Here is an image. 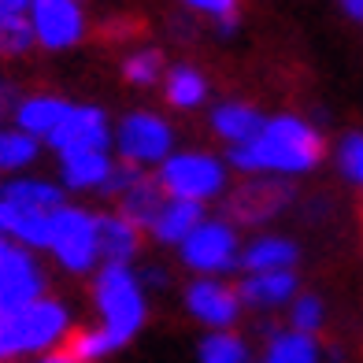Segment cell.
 Here are the masks:
<instances>
[{"instance_id": "6da1fadb", "label": "cell", "mask_w": 363, "mask_h": 363, "mask_svg": "<svg viewBox=\"0 0 363 363\" xmlns=\"http://www.w3.org/2000/svg\"><path fill=\"white\" fill-rule=\"evenodd\" d=\"M326 156V141L301 115L263 119L259 134L226 152V167L238 174H308Z\"/></svg>"}, {"instance_id": "7a4b0ae2", "label": "cell", "mask_w": 363, "mask_h": 363, "mask_svg": "<svg viewBox=\"0 0 363 363\" xmlns=\"http://www.w3.org/2000/svg\"><path fill=\"white\" fill-rule=\"evenodd\" d=\"M67 330H71V315L56 296H38V301L15 311H4L0 315V363L56 349Z\"/></svg>"}, {"instance_id": "3957f363", "label": "cell", "mask_w": 363, "mask_h": 363, "mask_svg": "<svg viewBox=\"0 0 363 363\" xmlns=\"http://www.w3.org/2000/svg\"><path fill=\"white\" fill-rule=\"evenodd\" d=\"M93 304L104 319V330L115 345H126L145 323V293L141 278L130 263H104L93 278Z\"/></svg>"}, {"instance_id": "277c9868", "label": "cell", "mask_w": 363, "mask_h": 363, "mask_svg": "<svg viewBox=\"0 0 363 363\" xmlns=\"http://www.w3.org/2000/svg\"><path fill=\"white\" fill-rule=\"evenodd\" d=\"M296 196L289 174H245L230 193H223V219L234 226H263L286 211Z\"/></svg>"}, {"instance_id": "5b68a950", "label": "cell", "mask_w": 363, "mask_h": 363, "mask_svg": "<svg viewBox=\"0 0 363 363\" xmlns=\"http://www.w3.org/2000/svg\"><path fill=\"white\" fill-rule=\"evenodd\" d=\"M48 252L60 259L63 271L86 274L101 259V241H96V216L78 204H60L52 211V230H48Z\"/></svg>"}, {"instance_id": "8992f818", "label": "cell", "mask_w": 363, "mask_h": 363, "mask_svg": "<svg viewBox=\"0 0 363 363\" xmlns=\"http://www.w3.org/2000/svg\"><path fill=\"white\" fill-rule=\"evenodd\" d=\"M226 160L211 152H171L160 163L156 178L163 182L167 196H182V201H216L226 193Z\"/></svg>"}, {"instance_id": "52a82bcc", "label": "cell", "mask_w": 363, "mask_h": 363, "mask_svg": "<svg viewBox=\"0 0 363 363\" xmlns=\"http://www.w3.org/2000/svg\"><path fill=\"white\" fill-rule=\"evenodd\" d=\"M111 141H115V152L123 160L148 167V163H163L171 156L174 130L167 119H160L152 111H126L119 119V126H115Z\"/></svg>"}, {"instance_id": "ba28073f", "label": "cell", "mask_w": 363, "mask_h": 363, "mask_svg": "<svg viewBox=\"0 0 363 363\" xmlns=\"http://www.w3.org/2000/svg\"><path fill=\"white\" fill-rule=\"evenodd\" d=\"M241 259L238 230L226 219H204L193 234L182 241V263L196 274H226Z\"/></svg>"}, {"instance_id": "9c48e42d", "label": "cell", "mask_w": 363, "mask_h": 363, "mask_svg": "<svg viewBox=\"0 0 363 363\" xmlns=\"http://www.w3.org/2000/svg\"><path fill=\"white\" fill-rule=\"evenodd\" d=\"M30 26H34V38L48 52H63V48H74L86 38V4L82 0H30Z\"/></svg>"}, {"instance_id": "30bf717a", "label": "cell", "mask_w": 363, "mask_h": 363, "mask_svg": "<svg viewBox=\"0 0 363 363\" xmlns=\"http://www.w3.org/2000/svg\"><path fill=\"white\" fill-rule=\"evenodd\" d=\"M45 296V271L34 259V249L8 241L0 249V315Z\"/></svg>"}, {"instance_id": "8fae6325", "label": "cell", "mask_w": 363, "mask_h": 363, "mask_svg": "<svg viewBox=\"0 0 363 363\" xmlns=\"http://www.w3.org/2000/svg\"><path fill=\"white\" fill-rule=\"evenodd\" d=\"M52 152H78V148H108L111 145V126L104 108L96 104H71L67 115L56 123V130L45 138Z\"/></svg>"}, {"instance_id": "7c38bea8", "label": "cell", "mask_w": 363, "mask_h": 363, "mask_svg": "<svg viewBox=\"0 0 363 363\" xmlns=\"http://www.w3.org/2000/svg\"><path fill=\"white\" fill-rule=\"evenodd\" d=\"M186 308H189L193 319H201L216 330H226L241 315V293H238V286L219 282L216 274H204V278H196V282H189Z\"/></svg>"}, {"instance_id": "4fadbf2b", "label": "cell", "mask_w": 363, "mask_h": 363, "mask_svg": "<svg viewBox=\"0 0 363 363\" xmlns=\"http://www.w3.org/2000/svg\"><path fill=\"white\" fill-rule=\"evenodd\" d=\"M141 238H145V230L130 216H123L119 208L96 216V241H101L104 263H130L141 252Z\"/></svg>"}, {"instance_id": "5bb4252c", "label": "cell", "mask_w": 363, "mask_h": 363, "mask_svg": "<svg viewBox=\"0 0 363 363\" xmlns=\"http://www.w3.org/2000/svg\"><path fill=\"white\" fill-rule=\"evenodd\" d=\"M48 230H52V211L23 208L0 196V234L26 249H48Z\"/></svg>"}, {"instance_id": "9a60e30c", "label": "cell", "mask_w": 363, "mask_h": 363, "mask_svg": "<svg viewBox=\"0 0 363 363\" xmlns=\"http://www.w3.org/2000/svg\"><path fill=\"white\" fill-rule=\"evenodd\" d=\"M111 152L108 148H78V152H60V182L63 189H101L111 174Z\"/></svg>"}, {"instance_id": "2e32d148", "label": "cell", "mask_w": 363, "mask_h": 363, "mask_svg": "<svg viewBox=\"0 0 363 363\" xmlns=\"http://www.w3.org/2000/svg\"><path fill=\"white\" fill-rule=\"evenodd\" d=\"M163 204H167V189H163V182L156 174H148V171H141L119 196H115V208L134 219L145 234H148V226L156 223V216L163 211Z\"/></svg>"}, {"instance_id": "e0dca14e", "label": "cell", "mask_w": 363, "mask_h": 363, "mask_svg": "<svg viewBox=\"0 0 363 363\" xmlns=\"http://www.w3.org/2000/svg\"><path fill=\"white\" fill-rule=\"evenodd\" d=\"M204 223V204L201 201H182V196H167V204L156 216V223L148 226L160 245H182L196 226Z\"/></svg>"}, {"instance_id": "ac0fdd59", "label": "cell", "mask_w": 363, "mask_h": 363, "mask_svg": "<svg viewBox=\"0 0 363 363\" xmlns=\"http://www.w3.org/2000/svg\"><path fill=\"white\" fill-rule=\"evenodd\" d=\"M238 293H241V304L278 308L296 293V274H293V267H286V271H252V274L241 278Z\"/></svg>"}, {"instance_id": "d6986e66", "label": "cell", "mask_w": 363, "mask_h": 363, "mask_svg": "<svg viewBox=\"0 0 363 363\" xmlns=\"http://www.w3.org/2000/svg\"><path fill=\"white\" fill-rule=\"evenodd\" d=\"M67 108H71V101H63V96H56V93H30V96H23V101H19V108H15V115H11V123L23 126L26 134H34V138L45 141L56 130V123L67 115Z\"/></svg>"}, {"instance_id": "ffe728a7", "label": "cell", "mask_w": 363, "mask_h": 363, "mask_svg": "<svg viewBox=\"0 0 363 363\" xmlns=\"http://www.w3.org/2000/svg\"><path fill=\"white\" fill-rule=\"evenodd\" d=\"M208 123H211V134L216 138H223L230 145H241V141H249V138L259 134L263 111L252 108V104H245V101H226L219 108H211Z\"/></svg>"}, {"instance_id": "44dd1931", "label": "cell", "mask_w": 363, "mask_h": 363, "mask_svg": "<svg viewBox=\"0 0 363 363\" xmlns=\"http://www.w3.org/2000/svg\"><path fill=\"white\" fill-rule=\"evenodd\" d=\"M296 245L289 238H278V234H263L256 238L249 249H241V259H238V267L245 274H252V271H286L296 263Z\"/></svg>"}, {"instance_id": "7402d4cb", "label": "cell", "mask_w": 363, "mask_h": 363, "mask_svg": "<svg viewBox=\"0 0 363 363\" xmlns=\"http://www.w3.org/2000/svg\"><path fill=\"white\" fill-rule=\"evenodd\" d=\"M0 196L23 208H38V211H56L60 204H67L63 182H48V178H11L0 186Z\"/></svg>"}, {"instance_id": "603a6c76", "label": "cell", "mask_w": 363, "mask_h": 363, "mask_svg": "<svg viewBox=\"0 0 363 363\" xmlns=\"http://www.w3.org/2000/svg\"><path fill=\"white\" fill-rule=\"evenodd\" d=\"M208 78L193 67V63H178L163 74V96H167V104L178 108V111H193L208 101Z\"/></svg>"}, {"instance_id": "cb8c5ba5", "label": "cell", "mask_w": 363, "mask_h": 363, "mask_svg": "<svg viewBox=\"0 0 363 363\" xmlns=\"http://www.w3.org/2000/svg\"><path fill=\"white\" fill-rule=\"evenodd\" d=\"M60 352H67L74 363H96L101 356L115 352L119 345L111 341V334L104 326H71L67 334H63V341L56 345Z\"/></svg>"}, {"instance_id": "d4e9b609", "label": "cell", "mask_w": 363, "mask_h": 363, "mask_svg": "<svg viewBox=\"0 0 363 363\" xmlns=\"http://www.w3.org/2000/svg\"><path fill=\"white\" fill-rule=\"evenodd\" d=\"M41 156V138L26 134L23 126H0V174L26 171Z\"/></svg>"}, {"instance_id": "484cf974", "label": "cell", "mask_w": 363, "mask_h": 363, "mask_svg": "<svg viewBox=\"0 0 363 363\" xmlns=\"http://www.w3.org/2000/svg\"><path fill=\"white\" fill-rule=\"evenodd\" d=\"M263 363H319V345L315 334H301V330H286V334H274Z\"/></svg>"}, {"instance_id": "4316f807", "label": "cell", "mask_w": 363, "mask_h": 363, "mask_svg": "<svg viewBox=\"0 0 363 363\" xmlns=\"http://www.w3.org/2000/svg\"><path fill=\"white\" fill-rule=\"evenodd\" d=\"M119 71H123V82H130V86L152 89V86H160V78L167 74V63H163L160 48H138V52H130L123 60Z\"/></svg>"}, {"instance_id": "83f0119b", "label": "cell", "mask_w": 363, "mask_h": 363, "mask_svg": "<svg viewBox=\"0 0 363 363\" xmlns=\"http://www.w3.org/2000/svg\"><path fill=\"white\" fill-rule=\"evenodd\" d=\"M38 48L30 15H15V19H0V60H23Z\"/></svg>"}, {"instance_id": "f1b7e54d", "label": "cell", "mask_w": 363, "mask_h": 363, "mask_svg": "<svg viewBox=\"0 0 363 363\" xmlns=\"http://www.w3.org/2000/svg\"><path fill=\"white\" fill-rule=\"evenodd\" d=\"M201 363H249V349L238 334L216 330L211 337L201 341Z\"/></svg>"}, {"instance_id": "f546056e", "label": "cell", "mask_w": 363, "mask_h": 363, "mask_svg": "<svg viewBox=\"0 0 363 363\" xmlns=\"http://www.w3.org/2000/svg\"><path fill=\"white\" fill-rule=\"evenodd\" d=\"M337 163H341V174L363 186V134H345L337 145Z\"/></svg>"}, {"instance_id": "4dcf8cb0", "label": "cell", "mask_w": 363, "mask_h": 363, "mask_svg": "<svg viewBox=\"0 0 363 363\" xmlns=\"http://www.w3.org/2000/svg\"><path fill=\"white\" fill-rule=\"evenodd\" d=\"M289 319H293V330H301V334H319V326H323V301L315 293L296 296Z\"/></svg>"}, {"instance_id": "1f68e13d", "label": "cell", "mask_w": 363, "mask_h": 363, "mask_svg": "<svg viewBox=\"0 0 363 363\" xmlns=\"http://www.w3.org/2000/svg\"><path fill=\"white\" fill-rule=\"evenodd\" d=\"M141 171H145L141 163H130V160H123V156H119V160L111 163V174L104 178V186L96 189V193L108 196V201H115V196H119V193H123V189H126L130 182H134V178L141 174Z\"/></svg>"}, {"instance_id": "d6a6232c", "label": "cell", "mask_w": 363, "mask_h": 363, "mask_svg": "<svg viewBox=\"0 0 363 363\" xmlns=\"http://www.w3.org/2000/svg\"><path fill=\"white\" fill-rule=\"evenodd\" d=\"M186 11H196V15H208L211 23L219 19H241V0H182Z\"/></svg>"}, {"instance_id": "836d02e7", "label": "cell", "mask_w": 363, "mask_h": 363, "mask_svg": "<svg viewBox=\"0 0 363 363\" xmlns=\"http://www.w3.org/2000/svg\"><path fill=\"white\" fill-rule=\"evenodd\" d=\"M19 101H23V93H19V86L8 78V74H0V123L4 119H11L15 115V108H19Z\"/></svg>"}, {"instance_id": "e575fe53", "label": "cell", "mask_w": 363, "mask_h": 363, "mask_svg": "<svg viewBox=\"0 0 363 363\" xmlns=\"http://www.w3.org/2000/svg\"><path fill=\"white\" fill-rule=\"evenodd\" d=\"M30 0H0V19H15V15H26Z\"/></svg>"}, {"instance_id": "d590c367", "label": "cell", "mask_w": 363, "mask_h": 363, "mask_svg": "<svg viewBox=\"0 0 363 363\" xmlns=\"http://www.w3.org/2000/svg\"><path fill=\"white\" fill-rule=\"evenodd\" d=\"M341 4V11L349 15L352 23H363V0H337Z\"/></svg>"}, {"instance_id": "8d00e7d4", "label": "cell", "mask_w": 363, "mask_h": 363, "mask_svg": "<svg viewBox=\"0 0 363 363\" xmlns=\"http://www.w3.org/2000/svg\"><path fill=\"white\" fill-rule=\"evenodd\" d=\"M38 363H74L67 352H60V349H52V352H48V356H41Z\"/></svg>"}, {"instance_id": "74e56055", "label": "cell", "mask_w": 363, "mask_h": 363, "mask_svg": "<svg viewBox=\"0 0 363 363\" xmlns=\"http://www.w3.org/2000/svg\"><path fill=\"white\" fill-rule=\"evenodd\" d=\"M359 226H363V204H359Z\"/></svg>"}]
</instances>
